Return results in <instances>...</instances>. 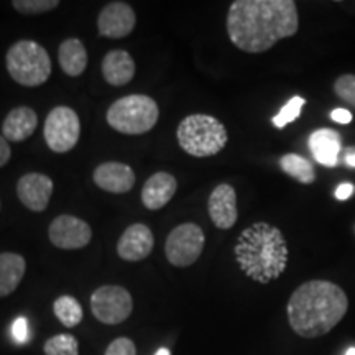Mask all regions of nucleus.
<instances>
[{
  "instance_id": "1",
  "label": "nucleus",
  "mask_w": 355,
  "mask_h": 355,
  "mask_svg": "<svg viewBox=\"0 0 355 355\" xmlns=\"http://www.w3.org/2000/svg\"><path fill=\"white\" fill-rule=\"evenodd\" d=\"M298 30V7L293 0H235L229 7L227 35L241 51L265 53Z\"/></svg>"
},
{
  "instance_id": "2",
  "label": "nucleus",
  "mask_w": 355,
  "mask_h": 355,
  "mask_svg": "<svg viewBox=\"0 0 355 355\" xmlns=\"http://www.w3.org/2000/svg\"><path fill=\"white\" fill-rule=\"evenodd\" d=\"M349 309L345 291L327 279H311L296 288L286 304L290 327L300 337L326 336L343 321Z\"/></svg>"
},
{
  "instance_id": "3",
  "label": "nucleus",
  "mask_w": 355,
  "mask_h": 355,
  "mask_svg": "<svg viewBox=\"0 0 355 355\" xmlns=\"http://www.w3.org/2000/svg\"><path fill=\"white\" fill-rule=\"evenodd\" d=\"M234 255L248 278L268 285L285 273L290 252L282 230L266 222H255L239 235Z\"/></svg>"
},
{
  "instance_id": "4",
  "label": "nucleus",
  "mask_w": 355,
  "mask_h": 355,
  "mask_svg": "<svg viewBox=\"0 0 355 355\" xmlns=\"http://www.w3.org/2000/svg\"><path fill=\"white\" fill-rule=\"evenodd\" d=\"M178 144L186 153L196 158L214 157L227 145L229 135L224 123L207 114H193L180 122Z\"/></svg>"
},
{
  "instance_id": "5",
  "label": "nucleus",
  "mask_w": 355,
  "mask_h": 355,
  "mask_svg": "<svg viewBox=\"0 0 355 355\" xmlns=\"http://www.w3.org/2000/svg\"><path fill=\"white\" fill-rule=\"evenodd\" d=\"M6 66L13 81L25 87L42 86L51 76L50 55L32 40L13 43L6 55Z\"/></svg>"
},
{
  "instance_id": "6",
  "label": "nucleus",
  "mask_w": 355,
  "mask_h": 355,
  "mask_svg": "<svg viewBox=\"0 0 355 355\" xmlns=\"http://www.w3.org/2000/svg\"><path fill=\"white\" fill-rule=\"evenodd\" d=\"M107 123L125 135H141L157 125L159 109L155 99L144 94L121 97L107 110Z\"/></svg>"
},
{
  "instance_id": "7",
  "label": "nucleus",
  "mask_w": 355,
  "mask_h": 355,
  "mask_svg": "<svg viewBox=\"0 0 355 355\" xmlns=\"http://www.w3.org/2000/svg\"><path fill=\"white\" fill-rule=\"evenodd\" d=\"M44 141L55 153H68L78 145L81 135L79 115L71 107L58 105L48 114L43 127Z\"/></svg>"
},
{
  "instance_id": "8",
  "label": "nucleus",
  "mask_w": 355,
  "mask_h": 355,
  "mask_svg": "<svg viewBox=\"0 0 355 355\" xmlns=\"http://www.w3.org/2000/svg\"><path fill=\"white\" fill-rule=\"evenodd\" d=\"M204 230L194 222H184L170 232L165 243L168 261L178 268L196 263L204 250Z\"/></svg>"
},
{
  "instance_id": "9",
  "label": "nucleus",
  "mask_w": 355,
  "mask_h": 355,
  "mask_svg": "<svg viewBox=\"0 0 355 355\" xmlns=\"http://www.w3.org/2000/svg\"><path fill=\"white\" fill-rule=\"evenodd\" d=\"M133 300L123 286L104 285L92 293L91 311L97 321L115 326L127 321L132 314Z\"/></svg>"
},
{
  "instance_id": "10",
  "label": "nucleus",
  "mask_w": 355,
  "mask_h": 355,
  "mask_svg": "<svg viewBox=\"0 0 355 355\" xmlns=\"http://www.w3.org/2000/svg\"><path fill=\"white\" fill-rule=\"evenodd\" d=\"M48 235L55 247L61 250H78L91 242L92 229L86 220L74 216H58L48 227Z\"/></svg>"
},
{
  "instance_id": "11",
  "label": "nucleus",
  "mask_w": 355,
  "mask_h": 355,
  "mask_svg": "<svg viewBox=\"0 0 355 355\" xmlns=\"http://www.w3.org/2000/svg\"><path fill=\"white\" fill-rule=\"evenodd\" d=\"M137 25V15L125 2H110L102 8L97 19V30L102 37L121 40L128 37Z\"/></svg>"
},
{
  "instance_id": "12",
  "label": "nucleus",
  "mask_w": 355,
  "mask_h": 355,
  "mask_svg": "<svg viewBox=\"0 0 355 355\" xmlns=\"http://www.w3.org/2000/svg\"><path fill=\"white\" fill-rule=\"evenodd\" d=\"M53 189V180L43 173H26L17 183V196L26 209L42 212L50 204Z\"/></svg>"
},
{
  "instance_id": "13",
  "label": "nucleus",
  "mask_w": 355,
  "mask_h": 355,
  "mask_svg": "<svg viewBox=\"0 0 355 355\" xmlns=\"http://www.w3.org/2000/svg\"><path fill=\"white\" fill-rule=\"evenodd\" d=\"M155 237L145 224H132L123 230L117 242V254L125 261H140L153 252Z\"/></svg>"
},
{
  "instance_id": "14",
  "label": "nucleus",
  "mask_w": 355,
  "mask_h": 355,
  "mask_svg": "<svg viewBox=\"0 0 355 355\" xmlns=\"http://www.w3.org/2000/svg\"><path fill=\"white\" fill-rule=\"evenodd\" d=\"M207 211L212 224L220 230L232 229L237 222V193L232 186L222 183L216 186L207 201Z\"/></svg>"
},
{
  "instance_id": "15",
  "label": "nucleus",
  "mask_w": 355,
  "mask_h": 355,
  "mask_svg": "<svg viewBox=\"0 0 355 355\" xmlns=\"http://www.w3.org/2000/svg\"><path fill=\"white\" fill-rule=\"evenodd\" d=\"M92 180L101 189L107 191V193L122 194L128 193L135 186L137 176L135 171L125 163L107 162L96 168Z\"/></svg>"
},
{
  "instance_id": "16",
  "label": "nucleus",
  "mask_w": 355,
  "mask_h": 355,
  "mask_svg": "<svg viewBox=\"0 0 355 355\" xmlns=\"http://www.w3.org/2000/svg\"><path fill=\"white\" fill-rule=\"evenodd\" d=\"M176 189V178L166 171H158L145 181L141 188V202L146 209L158 211L171 201Z\"/></svg>"
},
{
  "instance_id": "17",
  "label": "nucleus",
  "mask_w": 355,
  "mask_h": 355,
  "mask_svg": "<svg viewBox=\"0 0 355 355\" xmlns=\"http://www.w3.org/2000/svg\"><path fill=\"white\" fill-rule=\"evenodd\" d=\"M309 150L319 165L334 168L340 159L343 140L332 128H319L309 137Z\"/></svg>"
},
{
  "instance_id": "18",
  "label": "nucleus",
  "mask_w": 355,
  "mask_h": 355,
  "mask_svg": "<svg viewBox=\"0 0 355 355\" xmlns=\"http://www.w3.org/2000/svg\"><path fill=\"white\" fill-rule=\"evenodd\" d=\"M102 76L110 86H125L135 76V61L125 50H112L102 60Z\"/></svg>"
},
{
  "instance_id": "19",
  "label": "nucleus",
  "mask_w": 355,
  "mask_h": 355,
  "mask_svg": "<svg viewBox=\"0 0 355 355\" xmlns=\"http://www.w3.org/2000/svg\"><path fill=\"white\" fill-rule=\"evenodd\" d=\"M38 127V117L32 107L20 105L7 114L2 123V135L7 141H24L33 135Z\"/></svg>"
},
{
  "instance_id": "20",
  "label": "nucleus",
  "mask_w": 355,
  "mask_h": 355,
  "mask_svg": "<svg viewBox=\"0 0 355 355\" xmlns=\"http://www.w3.org/2000/svg\"><path fill=\"white\" fill-rule=\"evenodd\" d=\"M26 261L13 252L0 254V298L12 295L25 277Z\"/></svg>"
},
{
  "instance_id": "21",
  "label": "nucleus",
  "mask_w": 355,
  "mask_h": 355,
  "mask_svg": "<svg viewBox=\"0 0 355 355\" xmlns=\"http://www.w3.org/2000/svg\"><path fill=\"white\" fill-rule=\"evenodd\" d=\"M60 66L71 78H78L87 68V51L79 38H68L60 44L58 50Z\"/></svg>"
},
{
  "instance_id": "22",
  "label": "nucleus",
  "mask_w": 355,
  "mask_h": 355,
  "mask_svg": "<svg viewBox=\"0 0 355 355\" xmlns=\"http://www.w3.org/2000/svg\"><path fill=\"white\" fill-rule=\"evenodd\" d=\"M279 168L301 184H313L316 181V170H314L313 163L301 157V155H283L279 158Z\"/></svg>"
},
{
  "instance_id": "23",
  "label": "nucleus",
  "mask_w": 355,
  "mask_h": 355,
  "mask_svg": "<svg viewBox=\"0 0 355 355\" xmlns=\"http://www.w3.org/2000/svg\"><path fill=\"white\" fill-rule=\"evenodd\" d=\"M55 316L66 327H74L83 321V308L79 301L73 296H60L53 304Z\"/></svg>"
},
{
  "instance_id": "24",
  "label": "nucleus",
  "mask_w": 355,
  "mask_h": 355,
  "mask_svg": "<svg viewBox=\"0 0 355 355\" xmlns=\"http://www.w3.org/2000/svg\"><path fill=\"white\" fill-rule=\"evenodd\" d=\"M44 355H79L76 337L71 334L53 336L44 343Z\"/></svg>"
},
{
  "instance_id": "25",
  "label": "nucleus",
  "mask_w": 355,
  "mask_h": 355,
  "mask_svg": "<svg viewBox=\"0 0 355 355\" xmlns=\"http://www.w3.org/2000/svg\"><path fill=\"white\" fill-rule=\"evenodd\" d=\"M306 104V99L301 96H295L293 99L288 101L286 105H283L282 110L273 117V125L277 128L286 127L288 123L295 122L296 119L301 115V110H303Z\"/></svg>"
},
{
  "instance_id": "26",
  "label": "nucleus",
  "mask_w": 355,
  "mask_h": 355,
  "mask_svg": "<svg viewBox=\"0 0 355 355\" xmlns=\"http://www.w3.org/2000/svg\"><path fill=\"white\" fill-rule=\"evenodd\" d=\"M60 6L58 0H13L12 7L24 15H40L55 10Z\"/></svg>"
},
{
  "instance_id": "27",
  "label": "nucleus",
  "mask_w": 355,
  "mask_h": 355,
  "mask_svg": "<svg viewBox=\"0 0 355 355\" xmlns=\"http://www.w3.org/2000/svg\"><path fill=\"white\" fill-rule=\"evenodd\" d=\"M334 92L339 99L355 107V74H343L336 79Z\"/></svg>"
},
{
  "instance_id": "28",
  "label": "nucleus",
  "mask_w": 355,
  "mask_h": 355,
  "mask_svg": "<svg viewBox=\"0 0 355 355\" xmlns=\"http://www.w3.org/2000/svg\"><path fill=\"white\" fill-rule=\"evenodd\" d=\"M104 355H137L135 343L128 337H119L109 344Z\"/></svg>"
},
{
  "instance_id": "29",
  "label": "nucleus",
  "mask_w": 355,
  "mask_h": 355,
  "mask_svg": "<svg viewBox=\"0 0 355 355\" xmlns=\"http://www.w3.org/2000/svg\"><path fill=\"white\" fill-rule=\"evenodd\" d=\"M12 337L15 343L24 344L28 340V322L25 318H17L12 324Z\"/></svg>"
},
{
  "instance_id": "30",
  "label": "nucleus",
  "mask_w": 355,
  "mask_h": 355,
  "mask_svg": "<svg viewBox=\"0 0 355 355\" xmlns=\"http://www.w3.org/2000/svg\"><path fill=\"white\" fill-rule=\"evenodd\" d=\"M331 119L340 125H347V123L352 122V114L349 112L347 109H334L331 112Z\"/></svg>"
},
{
  "instance_id": "31",
  "label": "nucleus",
  "mask_w": 355,
  "mask_h": 355,
  "mask_svg": "<svg viewBox=\"0 0 355 355\" xmlns=\"http://www.w3.org/2000/svg\"><path fill=\"white\" fill-rule=\"evenodd\" d=\"M12 157V150L8 141L6 140V137L0 135V168L6 166L8 163V159Z\"/></svg>"
},
{
  "instance_id": "32",
  "label": "nucleus",
  "mask_w": 355,
  "mask_h": 355,
  "mask_svg": "<svg viewBox=\"0 0 355 355\" xmlns=\"http://www.w3.org/2000/svg\"><path fill=\"white\" fill-rule=\"evenodd\" d=\"M354 191H355L354 184H350V183H344V184H340L339 188L336 189V198H337V199H340V201H345V199H349L350 196H352Z\"/></svg>"
},
{
  "instance_id": "33",
  "label": "nucleus",
  "mask_w": 355,
  "mask_h": 355,
  "mask_svg": "<svg viewBox=\"0 0 355 355\" xmlns=\"http://www.w3.org/2000/svg\"><path fill=\"white\" fill-rule=\"evenodd\" d=\"M344 159L350 168H355V150L354 148L345 150V158Z\"/></svg>"
},
{
  "instance_id": "34",
  "label": "nucleus",
  "mask_w": 355,
  "mask_h": 355,
  "mask_svg": "<svg viewBox=\"0 0 355 355\" xmlns=\"http://www.w3.org/2000/svg\"><path fill=\"white\" fill-rule=\"evenodd\" d=\"M155 355H171V354H170V350H168V349L162 347V349L157 350V354H155Z\"/></svg>"
},
{
  "instance_id": "35",
  "label": "nucleus",
  "mask_w": 355,
  "mask_h": 355,
  "mask_svg": "<svg viewBox=\"0 0 355 355\" xmlns=\"http://www.w3.org/2000/svg\"><path fill=\"white\" fill-rule=\"evenodd\" d=\"M345 355H355V347H350Z\"/></svg>"
}]
</instances>
